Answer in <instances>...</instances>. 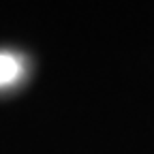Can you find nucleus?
<instances>
[{"label":"nucleus","instance_id":"obj_1","mask_svg":"<svg viewBox=\"0 0 154 154\" xmlns=\"http://www.w3.org/2000/svg\"><path fill=\"white\" fill-rule=\"evenodd\" d=\"M22 75V62L11 54H0V88L11 86Z\"/></svg>","mask_w":154,"mask_h":154}]
</instances>
